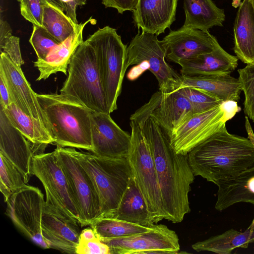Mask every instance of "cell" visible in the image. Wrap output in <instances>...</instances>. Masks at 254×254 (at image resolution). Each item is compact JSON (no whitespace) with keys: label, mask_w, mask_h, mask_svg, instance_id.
Segmentation results:
<instances>
[{"label":"cell","mask_w":254,"mask_h":254,"mask_svg":"<svg viewBox=\"0 0 254 254\" xmlns=\"http://www.w3.org/2000/svg\"><path fill=\"white\" fill-rule=\"evenodd\" d=\"M184 26L203 31L215 26H222L225 15L211 0H184Z\"/></svg>","instance_id":"obj_28"},{"label":"cell","mask_w":254,"mask_h":254,"mask_svg":"<svg viewBox=\"0 0 254 254\" xmlns=\"http://www.w3.org/2000/svg\"><path fill=\"white\" fill-rule=\"evenodd\" d=\"M238 72L241 90L245 95L244 111L254 122V64H247Z\"/></svg>","instance_id":"obj_34"},{"label":"cell","mask_w":254,"mask_h":254,"mask_svg":"<svg viewBox=\"0 0 254 254\" xmlns=\"http://www.w3.org/2000/svg\"><path fill=\"white\" fill-rule=\"evenodd\" d=\"M149 69V64L146 62H143L131 68L127 74V78L130 80H135L144 71Z\"/></svg>","instance_id":"obj_42"},{"label":"cell","mask_w":254,"mask_h":254,"mask_svg":"<svg viewBox=\"0 0 254 254\" xmlns=\"http://www.w3.org/2000/svg\"><path fill=\"white\" fill-rule=\"evenodd\" d=\"M92 140L93 153L103 157H128L131 135L123 130L110 114L92 112Z\"/></svg>","instance_id":"obj_14"},{"label":"cell","mask_w":254,"mask_h":254,"mask_svg":"<svg viewBox=\"0 0 254 254\" xmlns=\"http://www.w3.org/2000/svg\"><path fill=\"white\" fill-rule=\"evenodd\" d=\"M80 224L66 218L45 202L42 219L44 239L50 248L75 254L81 233Z\"/></svg>","instance_id":"obj_17"},{"label":"cell","mask_w":254,"mask_h":254,"mask_svg":"<svg viewBox=\"0 0 254 254\" xmlns=\"http://www.w3.org/2000/svg\"><path fill=\"white\" fill-rule=\"evenodd\" d=\"M93 48L109 114L117 110V100L127 68V46L115 28H99L86 40Z\"/></svg>","instance_id":"obj_5"},{"label":"cell","mask_w":254,"mask_h":254,"mask_svg":"<svg viewBox=\"0 0 254 254\" xmlns=\"http://www.w3.org/2000/svg\"><path fill=\"white\" fill-rule=\"evenodd\" d=\"M17 0L18 1H19V2H21V1H22V0Z\"/></svg>","instance_id":"obj_46"},{"label":"cell","mask_w":254,"mask_h":254,"mask_svg":"<svg viewBox=\"0 0 254 254\" xmlns=\"http://www.w3.org/2000/svg\"><path fill=\"white\" fill-rule=\"evenodd\" d=\"M190 103L194 114L210 110L222 102L199 89L186 86L178 89Z\"/></svg>","instance_id":"obj_35"},{"label":"cell","mask_w":254,"mask_h":254,"mask_svg":"<svg viewBox=\"0 0 254 254\" xmlns=\"http://www.w3.org/2000/svg\"><path fill=\"white\" fill-rule=\"evenodd\" d=\"M195 176L216 184L254 167V142L230 133L226 125L188 154Z\"/></svg>","instance_id":"obj_2"},{"label":"cell","mask_w":254,"mask_h":254,"mask_svg":"<svg viewBox=\"0 0 254 254\" xmlns=\"http://www.w3.org/2000/svg\"><path fill=\"white\" fill-rule=\"evenodd\" d=\"M254 242V222L244 232L230 229L192 245L196 252L208 251L218 254H230L238 248H247Z\"/></svg>","instance_id":"obj_29"},{"label":"cell","mask_w":254,"mask_h":254,"mask_svg":"<svg viewBox=\"0 0 254 254\" xmlns=\"http://www.w3.org/2000/svg\"><path fill=\"white\" fill-rule=\"evenodd\" d=\"M20 3L22 16L33 24L42 27L44 6L49 2L47 0H22Z\"/></svg>","instance_id":"obj_37"},{"label":"cell","mask_w":254,"mask_h":254,"mask_svg":"<svg viewBox=\"0 0 254 254\" xmlns=\"http://www.w3.org/2000/svg\"><path fill=\"white\" fill-rule=\"evenodd\" d=\"M60 164L70 186L79 213L81 227L90 225L101 213L99 197L87 172L74 153V148L57 145Z\"/></svg>","instance_id":"obj_10"},{"label":"cell","mask_w":254,"mask_h":254,"mask_svg":"<svg viewBox=\"0 0 254 254\" xmlns=\"http://www.w3.org/2000/svg\"><path fill=\"white\" fill-rule=\"evenodd\" d=\"M32 171V175L39 179L44 187L46 202L66 218L80 224L79 213L56 150L34 156Z\"/></svg>","instance_id":"obj_9"},{"label":"cell","mask_w":254,"mask_h":254,"mask_svg":"<svg viewBox=\"0 0 254 254\" xmlns=\"http://www.w3.org/2000/svg\"><path fill=\"white\" fill-rule=\"evenodd\" d=\"M138 0H102L105 7L115 8L118 13L123 14L126 11H133Z\"/></svg>","instance_id":"obj_39"},{"label":"cell","mask_w":254,"mask_h":254,"mask_svg":"<svg viewBox=\"0 0 254 254\" xmlns=\"http://www.w3.org/2000/svg\"><path fill=\"white\" fill-rule=\"evenodd\" d=\"M110 254H178L180 250L176 233L163 224H154L147 232L129 236L100 240Z\"/></svg>","instance_id":"obj_13"},{"label":"cell","mask_w":254,"mask_h":254,"mask_svg":"<svg viewBox=\"0 0 254 254\" xmlns=\"http://www.w3.org/2000/svg\"><path fill=\"white\" fill-rule=\"evenodd\" d=\"M95 19L90 17L83 23L78 24L75 31L64 42L54 47L45 59L34 62L39 71L36 81L45 80L53 74L62 72L67 74L71 58L78 46L84 41L83 31L86 24Z\"/></svg>","instance_id":"obj_21"},{"label":"cell","mask_w":254,"mask_h":254,"mask_svg":"<svg viewBox=\"0 0 254 254\" xmlns=\"http://www.w3.org/2000/svg\"><path fill=\"white\" fill-rule=\"evenodd\" d=\"M234 34V51L238 59L254 64V6L250 0H243L239 7Z\"/></svg>","instance_id":"obj_24"},{"label":"cell","mask_w":254,"mask_h":254,"mask_svg":"<svg viewBox=\"0 0 254 254\" xmlns=\"http://www.w3.org/2000/svg\"><path fill=\"white\" fill-rule=\"evenodd\" d=\"M29 42L38 60L45 59L51 50L60 44L44 28L35 24H33Z\"/></svg>","instance_id":"obj_36"},{"label":"cell","mask_w":254,"mask_h":254,"mask_svg":"<svg viewBox=\"0 0 254 254\" xmlns=\"http://www.w3.org/2000/svg\"><path fill=\"white\" fill-rule=\"evenodd\" d=\"M166 58L178 64L199 55L211 52L218 43L208 31L182 26L171 30L161 40Z\"/></svg>","instance_id":"obj_16"},{"label":"cell","mask_w":254,"mask_h":254,"mask_svg":"<svg viewBox=\"0 0 254 254\" xmlns=\"http://www.w3.org/2000/svg\"><path fill=\"white\" fill-rule=\"evenodd\" d=\"M216 185L218 187L216 210L221 211L241 202L254 205V167Z\"/></svg>","instance_id":"obj_25"},{"label":"cell","mask_w":254,"mask_h":254,"mask_svg":"<svg viewBox=\"0 0 254 254\" xmlns=\"http://www.w3.org/2000/svg\"><path fill=\"white\" fill-rule=\"evenodd\" d=\"M241 110L237 101L222 102L207 111L192 115L169 138L179 154L187 155L191 150L226 125Z\"/></svg>","instance_id":"obj_8"},{"label":"cell","mask_w":254,"mask_h":254,"mask_svg":"<svg viewBox=\"0 0 254 254\" xmlns=\"http://www.w3.org/2000/svg\"><path fill=\"white\" fill-rule=\"evenodd\" d=\"M109 217L146 226L154 224L133 176L125 190L117 209Z\"/></svg>","instance_id":"obj_27"},{"label":"cell","mask_w":254,"mask_h":254,"mask_svg":"<svg viewBox=\"0 0 254 254\" xmlns=\"http://www.w3.org/2000/svg\"><path fill=\"white\" fill-rule=\"evenodd\" d=\"M238 58L227 53L218 43L211 52L180 61L181 73L186 76L230 74L238 65Z\"/></svg>","instance_id":"obj_20"},{"label":"cell","mask_w":254,"mask_h":254,"mask_svg":"<svg viewBox=\"0 0 254 254\" xmlns=\"http://www.w3.org/2000/svg\"><path fill=\"white\" fill-rule=\"evenodd\" d=\"M77 254H110L109 247L98 238L94 240L79 241L77 247Z\"/></svg>","instance_id":"obj_38"},{"label":"cell","mask_w":254,"mask_h":254,"mask_svg":"<svg viewBox=\"0 0 254 254\" xmlns=\"http://www.w3.org/2000/svg\"><path fill=\"white\" fill-rule=\"evenodd\" d=\"M186 86L202 90L221 102L229 100L238 102L242 91L239 79L230 74L203 76L181 74V82L178 89Z\"/></svg>","instance_id":"obj_23"},{"label":"cell","mask_w":254,"mask_h":254,"mask_svg":"<svg viewBox=\"0 0 254 254\" xmlns=\"http://www.w3.org/2000/svg\"><path fill=\"white\" fill-rule=\"evenodd\" d=\"M250 0L251 1L252 3L253 4V5L254 6V0Z\"/></svg>","instance_id":"obj_45"},{"label":"cell","mask_w":254,"mask_h":254,"mask_svg":"<svg viewBox=\"0 0 254 254\" xmlns=\"http://www.w3.org/2000/svg\"><path fill=\"white\" fill-rule=\"evenodd\" d=\"M66 8V15L75 24H77L76 9L77 5L85 4L87 0H61Z\"/></svg>","instance_id":"obj_40"},{"label":"cell","mask_w":254,"mask_h":254,"mask_svg":"<svg viewBox=\"0 0 254 254\" xmlns=\"http://www.w3.org/2000/svg\"><path fill=\"white\" fill-rule=\"evenodd\" d=\"M67 71L60 93L73 96L93 112L109 114L95 52L86 40L73 55Z\"/></svg>","instance_id":"obj_6"},{"label":"cell","mask_w":254,"mask_h":254,"mask_svg":"<svg viewBox=\"0 0 254 254\" xmlns=\"http://www.w3.org/2000/svg\"><path fill=\"white\" fill-rule=\"evenodd\" d=\"M165 58L166 51L161 41L152 33H138L127 47V66L146 62L162 94L177 90L181 82V75L170 66Z\"/></svg>","instance_id":"obj_11"},{"label":"cell","mask_w":254,"mask_h":254,"mask_svg":"<svg viewBox=\"0 0 254 254\" xmlns=\"http://www.w3.org/2000/svg\"><path fill=\"white\" fill-rule=\"evenodd\" d=\"M0 105L1 106L6 107L12 103L7 85L1 76H0Z\"/></svg>","instance_id":"obj_41"},{"label":"cell","mask_w":254,"mask_h":254,"mask_svg":"<svg viewBox=\"0 0 254 254\" xmlns=\"http://www.w3.org/2000/svg\"><path fill=\"white\" fill-rule=\"evenodd\" d=\"M0 153L20 170L28 183L32 175L34 156L32 144L12 125L0 106Z\"/></svg>","instance_id":"obj_18"},{"label":"cell","mask_w":254,"mask_h":254,"mask_svg":"<svg viewBox=\"0 0 254 254\" xmlns=\"http://www.w3.org/2000/svg\"><path fill=\"white\" fill-rule=\"evenodd\" d=\"M0 190L5 202L27 183L20 170L5 156L0 153Z\"/></svg>","instance_id":"obj_32"},{"label":"cell","mask_w":254,"mask_h":254,"mask_svg":"<svg viewBox=\"0 0 254 254\" xmlns=\"http://www.w3.org/2000/svg\"><path fill=\"white\" fill-rule=\"evenodd\" d=\"M45 202L38 188L27 185L6 202L5 214L28 238L43 249H50L42 232Z\"/></svg>","instance_id":"obj_12"},{"label":"cell","mask_w":254,"mask_h":254,"mask_svg":"<svg viewBox=\"0 0 254 254\" xmlns=\"http://www.w3.org/2000/svg\"><path fill=\"white\" fill-rule=\"evenodd\" d=\"M97 237L93 229L91 228H87L81 231L79 241L87 242L96 239Z\"/></svg>","instance_id":"obj_43"},{"label":"cell","mask_w":254,"mask_h":254,"mask_svg":"<svg viewBox=\"0 0 254 254\" xmlns=\"http://www.w3.org/2000/svg\"><path fill=\"white\" fill-rule=\"evenodd\" d=\"M90 226L100 240L129 236L147 232L152 227L109 217H99L95 219Z\"/></svg>","instance_id":"obj_30"},{"label":"cell","mask_w":254,"mask_h":254,"mask_svg":"<svg viewBox=\"0 0 254 254\" xmlns=\"http://www.w3.org/2000/svg\"><path fill=\"white\" fill-rule=\"evenodd\" d=\"M0 51L18 66L24 64L20 48V39L12 35L9 24L1 17L0 20Z\"/></svg>","instance_id":"obj_33"},{"label":"cell","mask_w":254,"mask_h":254,"mask_svg":"<svg viewBox=\"0 0 254 254\" xmlns=\"http://www.w3.org/2000/svg\"><path fill=\"white\" fill-rule=\"evenodd\" d=\"M136 122L144 135L154 160L165 213V219L181 222L190 211L189 193L194 175L187 155L177 153L167 136L150 116Z\"/></svg>","instance_id":"obj_1"},{"label":"cell","mask_w":254,"mask_h":254,"mask_svg":"<svg viewBox=\"0 0 254 254\" xmlns=\"http://www.w3.org/2000/svg\"><path fill=\"white\" fill-rule=\"evenodd\" d=\"M37 96L54 143L92 152L93 111L69 95L37 94Z\"/></svg>","instance_id":"obj_3"},{"label":"cell","mask_w":254,"mask_h":254,"mask_svg":"<svg viewBox=\"0 0 254 254\" xmlns=\"http://www.w3.org/2000/svg\"><path fill=\"white\" fill-rule=\"evenodd\" d=\"M54 6L58 8L63 11H66V8L61 0H47Z\"/></svg>","instance_id":"obj_44"},{"label":"cell","mask_w":254,"mask_h":254,"mask_svg":"<svg viewBox=\"0 0 254 254\" xmlns=\"http://www.w3.org/2000/svg\"><path fill=\"white\" fill-rule=\"evenodd\" d=\"M131 146L128 159L133 176L142 194L154 224L165 219V213L154 160L139 124L130 120Z\"/></svg>","instance_id":"obj_7"},{"label":"cell","mask_w":254,"mask_h":254,"mask_svg":"<svg viewBox=\"0 0 254 254\" xmlns=\"http://www.w3.org/2000/svg\"><path fill=\"white\" fill-rule=\"evenodd\" d=\"M2 108L12 125L31 143L34 155L44 153L45 148L55 140L45 126L22 111L11 103Z\"/></svg>","instance_id":"obj_26"},{"label":"cell","mask_w":254,"mask_h":254,"mask_svg":"<svg viewBox=\"0 0 254 254\" xmlns=\"http://www.w3.org/2000/svg\"><path fill=\"white\" fill-rule=\"evenodd\" d=\"M0 76L7 85L12 102L26 115L40 121L48 130L37 93L26 79L21 66L14 64L3 53H0Z\"/></svg>","instance_id":"obj_15"},{"label":"cell","mask_w":254,"mask_h":254,"mask_svg":"<svg viewBox=\"0 0 254 254\" xmlns=\"http://www.w3.org/2000/svg\"><path fill=\"white\" fill-rule=\"evenodd\" d=\"M178 0H138L132 11L135 26L158 36L165 33L176 19Z\"/></svg>","instance_id":"obj_19"},{"label":"cell","mask_w":254,"mask_h":254,"mask_svg":"<svg viewBox=\"0 0 254 254\" xmlns=\"http://www.w3.org/2000/svg\"><path fill=\"white\" fill-rule=\"evenodd\" d=\"M187 98L179 90L162 94L160 103L150 114L168 138L189 117L194 114Z\"/></svg>","instance_id":"obj_22"},{"label":"cell","mask_w":254,"mask_h":254,"mask_svg":"<svg viewBox=\"0 0 254 254\" xmlns=\"http://www.w3.org/2000/svg\"><path fill=\"white\" fill-rule=\"evenodd\" d=\"M77 24H75L64 11L51 3H47L45 5L42 27L60 43L65 40L75 31Z\"/></svg>","instance_id":"obj_31"},{"label":"cell","mask_w":254,"mask_h":254,"mask_svg":"<svg viewBox=\"0 0 254 254\" xmlns=\"http://www.w3.org/2000/svg\"><path fill=\"white\" fill-rule=\"evenodd\" d=\"M74 151L96 189L101 208L99 217H110L133 177L128 157H103L75 149Z\"/></svg>","instance_id":"obj_4"}]
</instances>
